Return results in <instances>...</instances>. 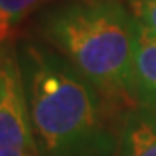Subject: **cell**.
I'll list each match as a JSON object with an SVG mask.
<instances>
[{
	"label": "cell",
	"instance_id": "1",
	"mask_svg": "<svg viewBox=\"0 0 156 156\" xmlns=\"http://www.w3.org/2000/svg\"><path fill=\"white\" fill-rule=\"evenodd\" d=\"M16 57L40 156H116L123 113L37 37L24 35Z\"/></svg>",
	"mask_w": 156,
	"mask_h": 156
},
{
	"label": "cell",
	"instance_id": "2",
	"mask_svg": "<svg viewBox=\"0 0 156 156\" xmlns=\"http://www.w3.org/2000/svg\"><path fill=\"white\" fill-rule=\"evenodd\" d=\"M31 30L104 95L134 106L127 87L135 19L125 0H54L35 12Z\"/></svg>",
	"mask_w": 156,
	"mask_h": 156
},
{
	"label": "cell",
	"instance_id": "3",
	"mask_svg": "<svg viewBox=\"0 0 156 156\" xmlns=\"http://www.w3.org/2000/svg\"><path fill=\"white\" fill-rule=\"evenodd\" d=\"M0 156H40L16 50L7 47L5 87L0 99Z\"/></svg>",
	"mask_w": 156,
	"mask_h": 156
},
{
	"label": "cell",
	"instance_id": "4",
	"mask_svg": "<svg viewBox=\"0 0 156 156\" xmlns=\"http://www.w3.org/2000/svg\"><path fill=\"white\" fill-rule=\"evenodd\" d=\"M134 106L156 113V35L135 21V44L127 87Z\"/></svg>",
	"mask_w": 156,
	"mask_h": 156
},
{
	"label": "cell",
	"instance_id": "5",
	"mask_svg": "<svg viewBox=\"0 0 156 156\" xmlns=\"http://www.w3.org/2000/svg\"><path fill=\"white\" fill-rule=\"evenodd\" d=\"M116 156H156V113L130 106L123 113Z\"/></svg>",
	"mask_w": 156,
	"mask_h": 156
},
{
	"label": "cell",
	"instance_id": "6",
	"mask_svg": "<svg viewBox=\"0 0 156 156\" xmlns=\"http://www.w3.org/2000/svg\"><path fill=\"white\" fill-rule=\"evenodd\" d=\"M54 0H0V45L17 38V28L33 12Z\"/></svg>",
	"mask_w": 156,
	"mask_h": 156
},
{
	"label": "cell",
	"instance_id": "7",
	"mask_svg": "<svg viewBox=\"0 0 156 156\" xmlns=\"http://www.w3.org/2000/svg\"><path fill=\"white\" fill-rule=\"evenodd\" d=\"M130 14L144 30L156 35V0H125Z\"/></svg>",
	"mask_w": 156,
	"mask_h": 156
},
{
	"label": "cell",
	"instance_id": "8",
	"mask_svg": "<svg viewBox=\"0 0 156 156\" xmlns=\"http://www.w3.org/2000/svg\"><path fill=\"white\" fill-rule=\"evenodd\" d=\"M5 56L7 47L0 45V99L4 95V87H5Z\"/></svg>",
	"mask_w": 156,
	"mask_h": 156
}]
</instances>
